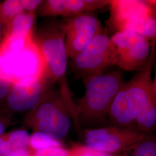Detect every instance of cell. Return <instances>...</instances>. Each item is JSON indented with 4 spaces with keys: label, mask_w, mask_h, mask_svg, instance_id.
Returning a JSON list of instances; mask_svg holds the SVG:
<instances>
[{
    "label": "cell",
    "mask_w": 156,
    "mask_h": 156,
    "mask_svg": "<svg viewBox=\"0 0 156 156\" xmlns=\"http://www.w3.org/2000/svg\"><path fill=\"white\" fill-rule=\"evenodd\" d=\"M156 41L151 45V56L145 66L127 82H124L112 104L109 114L116 124L127 126L136 118L156 97V78L152 71L156 60Z\"/></svg>",
    "instance_id": "1"
},
{
    "label": "cell",
    "mask_w": 156,
    "mask_h": 156,
    "mask_svg": "<svg viewBox=\"0 0 156 156\" xmlns=\"http://www.w3.org/2000/svg\"><path fill=\"white\" fill-rule=\"evenodd\" d=\"M34 39L44 61L47 81L58 83L62 96L69 105H73L71 91L66 77L68 56L62 22L53 24L42 32L38 37H34Z\"/></svg>",
    "instance_id": "2"
},
{
    "label": "cell",
    "mask_w": 156,
    "mask_h": 156,
    "mask_svg": "<svg viewBox=\"0 0 156 156\" xmlns=\"http://www.w3.org/2000/svg\"><path fill=\"white\" fill-rule=\"evenodd\" d=\"M124 82L123 73L117 69L90 79L84 84L85 92L77 109L85 118H98L109 113L111 106Z\"/></svg>",
    "instance_id": "3"
},
{
    "label": "cell",
    "mask_w": 156,
    "mask_h": 156,
    "mask_svg": "<svg viewBox=\"0 0 156 156\" xmlns=\"http://www.w3.org/2000/svg\"><path fill=\"white\" fill-rule=\"evenodd\" d=\"M115 66V58L108 30L102 24L94 38L78 56L71 59L69 67L83 83L102 74Z\"/></svg>",
    "instance_id": "4"
},
{
    "label": "cell",
    "mask_w": 156,
    "mask_h": 156,
    "mask_svg": "<svg viewBox=\"0 0 156 156\" xmlns=\"http://www.w3.org/2000/svg\"><path fill=\"white\" fill-rule=\"evenodd\" d=\"M109 6L110 15L106 24L114 33L131 30L142 34L149 19L156 16V1L111 0Z\"/></svg>",
    "instance_id": "5"
},
{
    "label": "cell",
    "mask_w": 156,
    "mask_h": 156,
    "mask_svg": "<svg viewBox=\"0 0 156 156\" xmlns=\"http://www.w3.org/2000/svg\"><path fill=\"white\" fill-rule=\"evenodd\" d=\"M154 41H151L131 30L115 33L110 37L115 66L124 71H139L151 56V45Z\"/></svg>",
    "instance_id": "6"
},
{
    "label": "cell",
    "mask_w": 156,
    "mask_h": 156,
    "mask_svg": "<svg viewBox=\"0 0 156 156\" xmlns=\"http://www.w3.org/2000/svg\"><path fill=\"white\" fill-rule=\"evenodd\" d=\"M0 57L6 73L13 83L28 78L46 80L44 61L34 39L33 33L20 50L9 53L0 51Z\"/></svg>",
    "instance_id": "7"
},
{
    "label": "cell",
    "mask_w": 156,
    "mask_h": 156,
    "mask_svg": "<svg viewBox=\"0 0 156 156\" xmlns=\"http://www.w3.org/2000/svg\"><path fill=\"white\" fill-rule=\"evenodd\" d=\"M52 95L49 100L38 108L35 115V123L40 132L54 140H61L67 135L71 127V119L68 113L71 106L60 90H57Z\"/></svg>",
    "instance_id": "8"
},
{
    "label": "cell",
    "mask_w": 156,
    "mask_h": 156,
    "mask_svg": "<svg viewBox=\"0 0 156 156\" xmlns=\"http://www.w3.org/2000/svg\"><path fill=\"white\" fill-rule=\"evenodd\" d=\"M101 24L98 18L90 12L65 19L62 27L68 57L73 59L85 49L94 38Z\"/></svg>",
    "instance_id": "9"
},
{
    "label": "cell",
    "mask_w": 156,
    "mask_h": 156,
    "mask_svg": "<svg viewBox=\"0 0 156 156\" xmlns=\"http://www.w3.org/2000/svg\"><path fill=\"white\" fill-rule=\"evenodd\" d=\"M47 83L43 78H28L13 83L8 94L9 105L16 111L34 108L44 94Z\"/></svg>",
    "instance_id": "10"
},
{
    "label": "cell",
    "mask_w": 156,
    "mask_h": 156,
    "mask_svg": "<svg viewBox=\"0 0 156 156\" xmlns=\"http://www.w3.org/2000/svg\"><path fill=\"white\" fill-rule=\"evenodd\" d=\"M111 0H48L42 2L40 14L65 19L90 12L109 5Z\"/></svg>",
    "instance_id": "11"
},
{
    "label": "cell",
    "mask_w": 156,
    "mask_h": 156,
    "mask_svg": "<svg viewBox=\"0 0 156 156\" xmlns=\"http://www.w3.org/2000/svg\"><path fill=\"white\" fill-rule=\"evenodd\" d=\"M136 136L134 132L116 128L91 129L87 132L86 141L88 148L102 152H113L120 150L123 141Z\"/></svg>",
    "instance_id": "12"
},
{
    "label": "cell",
    "mask_w": 156,
    "mask_h": 156,
    "mask_svg": "<svg viewBox=\"0 0 156 156\" xmlns=\"http://www.w3.org/2000/svg\"><path fill=\"white\" fill-rule=\"evenodd\" d=\"M35 15L34 12H23L15 17L12 22L9 33L28 36L33 33Z\"/></svg>",
    "instance_id": "13"
},
{
    "label": "cell",
    "mask_w": 156,
    "mask_h": 156,
    "mask_svg": "<svg viewBox=\"0 0 156 156\" xmlns=\"http://www.w3.org/2000/svg\"><path fill=\"white\" fill-rule=\"evenodd\" d=\"M156 97H154L135 120L140 127L145 129H151L155 126L156 123Z\"/></svg>",
    "instance_id": "14"
},
{
    "label": "cell",
    "mask_w": 156,
    "mask_h": 156,
    "mask_svg": "<svg viewBox=\"0 0 156 156\" xmlns=\"http://www.w3.org/2000/svg\"><path fill=\"white\" fill-rule=\"evenodd\" d=\"M23 12L24 10L20 0H7L0 5V16L5 20H12Z\"/></svg>",
    "instance_id": "15"
},
{
    "label": "cell",
    "mask_w": 156,
    "mask_h": 156,
    "mask_svg": "<svg viewBox=\"0 0 156 156\" xmlns=\"http://www.w3.org/2000/svg\"><path fill=\"white\" fill-rule=\"evenodd\" d=\"M30 144L35 149L41 150L49 147H60L59 143L46 134L42 132H37L30 138Z\"/></svg>",
    "instance_id": "16"
},
{
    "label": "cell",
    "mask_w": 156,
    "mask_h": 156,
    "mask_svg": "<svg viewBox=\"0 0 156 156\" xmlns=\"http://www.w3.org/2000/svg\"><path fill=\"white\" fill-rule=\"evenodd\" d=\"M30 140V136L27 131L17 130L11 134L9 144L15 149H24L28 145Z\"/></svg>",
    "instance_id": "17"
},
{
    "label": "cell",
    "mask_w": 156,
    "mask_h": 156,
    "mask_svg": "<svg viewBox=\"0 0 156 156\" xmlns=\"http://www.w3.org/2000/svg\"><path fill=\"white\" fill-rule=\"evenodd\" d=\"M12 84L11 79L6 73L0 57V98L8 94Z\"/></svg>",
    "instance_id": "18"
},
{
    "label": "cell",
    "mask_w": 156,
    "mask_h": 156,
    "mask_svg": "<svg viewBox=\"0 0 156 156\" xmlns=\"http://www.w3.org/2000/svg\"><path fill=\"white\" fill-rule=\"evenodd\" d=\"M135 156H156V145L153 142H146L138 147Z\"/></svg>",
    "instance_id": "19"
},
{
    "label": "cell",
    "mask_w": 156,
    "mask_h": 156,
    "mask_svg": "<svg viewBox=\"0 0 156 156\" xmlns=\"http://www.w3.org/2000/svg\"><path fill=\"white\" fill-rule=\"evenodd\" d=\"M35 156H68L67 151L60 147L38 150Z\"/></svg>",
    "instance_id": "20"
},
{
    "label": "cell",
    "mask_w": 156,
    "mask_h": 156,
    "mask_svg": "<svg viewBox=\"0 0 156 156\" xmlns=\"http://www.w3.org/2000/svg\"><path fill=\"white\" fill-rule=\"evenodd\" d=\"M43 1L41 0H22V5L25 11L28 12H34L37 9Z\"/></svg>",
    "instance_id": "21"
},
{
    "label": "cell",
    "mask_w": 156,
    "mask_h": 156,
    "mask_svg": "<svg viewBox=\"0 0 156 156\" xmlns=\"http://www.w3.org/2000/svg\"><path fill=\"white\" fill-rule=\"evenodd\" d=\"M11 146L9 142L0 139V156H7L9 153Z\"/></svg>",
    "instance_id": "22"
},
{
    "label": "cell",
    "mask_w": 156,
    "mask_h": 156,
    "mask_svg": "<svg viewBox=\"0 0 156 156\" xmlns=\"http://www.w3.org/2000/svg\"><path fill=\"white\" fill-rule=\"evenodd\" d=\"M30 153L26 149H15V151L9 153L7 156H30Z\"/></svg>",
    "instance_id": "23"
},
{
    "label": "cell",
    "mask_w": 156,
    "mask_h": 156,
    "mask_svg": "<svg viewBox=\"0 0 156 156\" xmlns=\"http://www.w3.org/2000/svg\"><path fill=\"white\" fill-rule=\"evenodd\" d=\"M93 154L95 156H112L111 154H110L109 153H106V152H102V151H94L91 150Z\"/></svg>",
    "instance_id": "24"
},
{
    "label": "cell",
    "mask_w": 156,
    "mask_h": 156,
    "mask_svg": "<svg viewBox=\"0 0 156 156\" xmlns=\"http://www.w3.org/2000/svg\"><path fill=\"white\" fill-rule=\"evenodd\" d=\"M95 156L92 151L90 149H84L83 151H82V154L81 156Z\"/></svg>",
    "instance_id": "25"
},
{
    "label": "cell",
    "mask_w": 156,
    "mask_h": 156,
    "mask_svg": "<svg viewBox=\"0 0 156 156\" xmlns=\"http://www.w3.org/2000/svg\"><path fill=\"white\" fill-rule=\"evenodd\" d=\"M4 129V127L3 125L0 123V135L3 133Z\"/></svg>",
    "instance_id": "26"
},
{
    "label": "cell",
    "mask_w": 156,
    "mask_h": 156,
    "mask_svg": "<svg viewBox=\"0 0 156 156\" xmlns=\"http://www.w3.org/2000/svg\"><path fill=\"white\" fill-rule=\"evenodd\" d=\"M1 31H2V25H1V23L0 22V34L1 33Z\"/></svg>",
    "instance_id": "27"
}]
</instances>
